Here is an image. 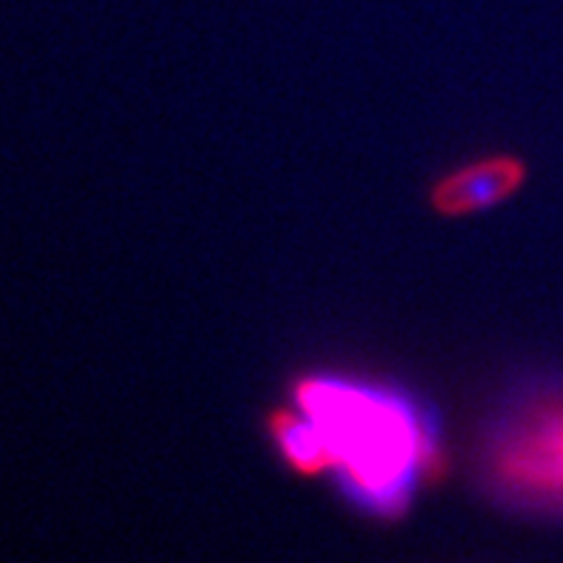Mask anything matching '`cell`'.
I'll return each instance as SVG.
<instances>
[{"label": "cell", "mask_w": 563, "mask_h": 563, "mask_svg": "<svg viewBox=\"0 0 563 563\" xmlns=\"http://www.w3.org/2000/svg\"><path fill=\"white\" fill-rule=\"evenodd\" d=\"M289 404L321 435L338 495L372 521H400L446 472L438 415L400 384L309 372L292 384Z\"/></svg>", "instance_id": "1"}, {"label": "cell", "mask_w": 563, "mask_h": 563, "mask_svg": "<svg viewBox=\"0 0 563 563\" xmlns=\"http://www.w3.org/2000/svg\"><path fill=\"white\" fill-rule=\"evenodd\" d=\"M475 472L495 507L563 521V375L523 380L500 400L481 435Z\"/></svg>", "instance_id": "2"}, {"label": "cell", "mask_w": 563, "mask_h": 563, "mask_svg": "<svg viewBox=\"0 0 563 563\" xmlns=\"http://www.w3.org/2000/svg\"><path fill=\"white\" fill-rule=\"evenodd\" d=\"M527 184V164L515 155H486L443 175L429 195V203L443 218L486 212L500 207Z\"/></svg>", "instance_id": "3"}, {"label": "cell", "mask_w": 563, "mask_h": 563, "mask_svg": "<svg viewBox=\"0 0 563 563\" xmlns=\"http://www.w3.org/2000/svg\"><path fill=\"white\" fill-rule=\"evenodd\" d=\"M266 435H269L280 461L300 478H321V475L329 472L321 435L314 432L307 415L298 412L292 404L269 412V418H266Z\"/></svg>", "instance_id": "4"}]
</instances>
